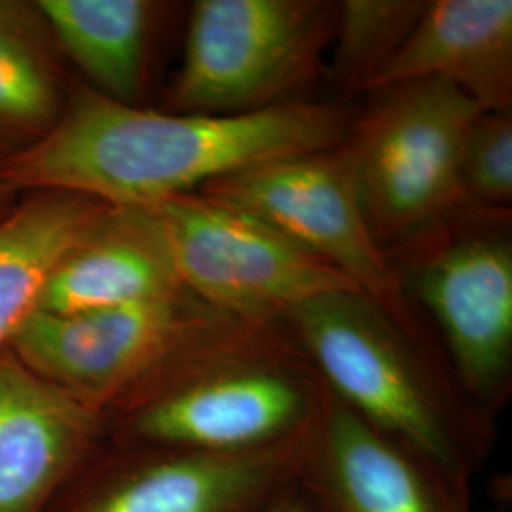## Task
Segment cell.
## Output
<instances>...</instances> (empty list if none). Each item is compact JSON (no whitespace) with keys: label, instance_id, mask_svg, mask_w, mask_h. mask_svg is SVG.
Segmentation results:
<instances>
[{"label":"cell","instance_id":"52a82bcc","mask_svg":"<svg viewBox=\"0 0 512 512\" xmlns=\"http://www.w3.org/2000/svg\"><path fill=\"white\" fill-rule=\"evenodd\" d=\"M184 291L245 321H281L319 294L357 291L266 222L203 192L147 207Z\"/></svg>","mask_w":512,"mask_h":512},{"label":"cell","instance_id":"9a60e30c","mask_svg":"<svg viewBox=\"0 0 512 512\" xmlns=\"http://www.w3.org/2000/svg\"><path fill=\"white\" fill-rule=\"evenodd\" d=\"M107 209L82 194L42 190L0 219V351L37 313L57 262Z\"/></svg>","mask_w":512,"mask_h":512},{"label":"cell","instance_id":"4fadbf2b","mask_svg":"<svg viewBox=\"0 0 512 512\" xmlns=\"http://www.w3.org/2000/svg\"><path fill=\"white\" fill-rule=\"evenodd\" d=\"M439 78L484 110L512 112L511 0H431L370 92Z\"/></svg>","mask_w":512,"mask_h":512},{"label":"cell","instance_id":"e0dca14e","mask_svg":"<svg viewBox=\"0 0 512 512\" xmlns=\"http://www.w3.org/2000/svg\"><path fill=\"white\" fill-rule=\"evenodd\" d=\"M37 4L0 0V152L29 147L59 122L65 86Z\"/></svg>","mask_w":512,"mask_h":512},{"label":"cell","instance_id":"277c9868","mask_svg":"<svg viewBox=\"0 0 512 512\" xmlns=\"http://www.w3.org/2000/svg\"><path fill=\"white\" fill-rule=\"evenodd\" d=\"M336 2L198 0L171 112L247 114L304 101L298 93L325 71Z\"/></svg>","mask_w":512,"mask_h":512},{"label":"cell","instance_id":"603a6c76","mask_svg":"<svg viewBox=\"0 0 512 512\" xmlns=\"http://www.w3.org/2000/svg\"><path fill=\"white\" fill-rule=\"evenodd\" d=\"M2 158H4V154H2V152H0V160H2Z\"/></svg>","mask_w":512,"mask_h":512},{"label":"cell","instance_id":"5bb4252c","mask_svg":"<svg viewBox=\"0 0 512 512\" xmlns=\"http://www.w3.org/2000/svg\"><path fill=\"white\" fill-rule=\"evenodd\" d=\"M183 294L147 207H109L57 262L38 311L78 313Z\"/></svg>","mask_w":512,"mask_h":512},{"label":"cell","instance_id":"9c48e42d","mask_svg":"<svg viewBox=\"0 0 512 512\" xmlns=\"http://www.w3.org/2000/svg\"><path fill=\"white\" fill-rule=\"evenodd\" d=\"M310 431L224 456L103 439L46 512H264L293 484Z\"/></svg>","mask_w":512,"mask_h":512},{"label":"cell","instance_id":"7a4b0ae2","mask_svg":"<svg viewBox=\"0 0 512 512\" xmlns=\"http://www.w3.org/2000/svg\"><path fill=\"white\" fill-rule=\"evenodd\" d=\"M327 387L283 321L222 317L103 412V439L249 454L308 433Z\"/></svg>","mask_w":512,"mask_h":512},{"label":"cell","instance_id":"8fae6325","mask_svg":"<svg viewBox=\"0 0 512 512\" xmlns=\"http://www.w3.org/2000/svg\"><path fill=\"white\" fill-rule=\"evenodd\" d=\"M293 484L311 512H473L471 482L391 439L329 391Z\"/></svg>","mask_w":512,"mask_h":512},{"label":"cell","instance_id":"ac0fdd59","mask_svg":"<svg viewBox=\"0 0 512 512\" xmlns=\"http://www.w3.org/2000/svg\"><path fill=\"white\" fill-rule=\"evenodd\" d=\"M423 6V0L338 2L327 65L332 86L344 93L370 92L401 50Z\"/></svg>","mask_w":512,"mask_h":512},{"label":"cell","instance_id":"5b68a950","mask_svg":"<svg viewBox=\"0 0 512 512\" xmlns=\"http://www.w3.org/2000/svg\"><path fill=\"white\" fill-rule=\"evenodd\" d=\"M505 213L463 205L408 239L404 272L461 391L490 418L512 387V243Z\"/></svg>","mask_w":512,"mask_h":512},{"label":"cell","instance_id":"8992f818","mask_svg":"<svg viewBox=\"0 0 512 512\" xmlns=\"http://www.w3.org/2000/svg\"><path fill=\"white\" fill-rule=\"evenodd\" d=\"M374 95L348 145L366 220L382 243L408 241L463 207L459 156L484 109L458 86L414 80Z\"/></svg>","mask_w":512,"mask_h":512},{"label":"cell","instance_id":"44dd1931","mask_svg":"<svg viewBox=\"0 0 512 512\" xmlns=\"http://www.w3.org/2000/svg\"><path fill=\"white\" fill-rule=\"evenodd\" d=\"M21 194L8 184L0 183V219L19 202Z\"/></svg>","mask_w":512,"mask_h":512},{"label":"cell","instance_id":"ffe728a7","mask_svg":"<svg viewBox=\"0 0 512 512\" xmlns=\"http://www.w3.org/2000/svg\"><path fill=\"white\" fill-rule=\"evenodd\" d=\"M264 512H311L310 507L306 505V501L302 499V495L298 494V490L291 484L285 492L275 497L274 501L266 507Z\"/></svg>","mask_w":512,"mask_h":512},{"label":"cell","instance_id":"2e32d148","mask_svg":"<svg viewBox=\"0 0 512 512\" xmlns=\"http://www.w3.org/2000/svg\"><path fill=\"white\" fill-rule=\"evenodd\" d=\"M59 52L90 80V90L137 105L147 74L148 40L158 4L147 0H38Z\"/></svg>","mask_w":512,"mask_h":512},{"label":"cell","instance_id":"30bf717a","mask_svg":"<svg viewBox=\"0 0 512 512\" xmlns=\"http://www.w3.org/2000/svg\"><path fill=\"white\" fill-rule=\"evenodd\" d=\"M224 315L190 294L78 313L37 311L8 349L101 416Z\"/></svg>","mask_w":512,"mask_h":512},{"label":"cell","instance_id":"ba28073f","mask_svg":"<svg viewBox=\"0 0 512 512\" xmlns=\"http://www.w3.org/2000/svg\"><path fill=\"white\" fill-rule=\"evenodd\" d=\"M200 192L266 222L397 321L416 325L401 277L366 220L348 145L255 165Z\"/></svg>","mask_w":512,"mask_h":512},{"label":"cell","instance_id":"7c38bea8","mask_svg":"<svg viewBox=\"0 0 512 512\" xmlns=\"http://www.w3.org/2000/svg\"><path fill=\"white\" fill-rule=\"evenodd\" d=\"M103 440V416L0 351V512H46Z\"/></svg>","mask_w":512,"mask_h":512},{"label":"cell","instance_id":"d6986e66","mask_svg":"<svg viewBox=\"0 0 512 512\" xmlns=\"http://www.w3.org/2000/svg\"><path fill=\"white\" fill-rule=\"evenodd\" d=\"M463 203L509 211L512 202V112L484 110L469 126L459 156Z\"/></svg>","mask_w":512,"mask_h":512},{"label":"cell","instance_id":"7402d4cb","mask_svg":"<svg viewBox=\"0 0 512 512\" xmlns=\"http://www.w3.org/2000/svg\"><path fill=\"white\" fill-rule=\"evenodd\" d=\"M495 495H499V497H497L494 512H511V492H505V490H503V486H501Z\"/></svg>","mask_w":512,"mask_h":512},{"label":"cell","instance_id":"3957f363","mask_svg":"<svg viewBox=\"0 0 512 512\" xmlns=\"http://www.w3.org/2000/svg\"><path fill=\"white\" fill-rule=\"evenodd\" d=\"M332 397L473 482L494 450V418L461 391L442 349L359 291H332L281 319Z\"/></svg>","mask_w":512,"mask_h":512},{"label":"cell","instance_id":"6da1fadb","mask_svg":"<svg viewBox=\"0 0 512 512\" xmlns=\"http://www.w3.org/2000/svg\"><path fill=\"white\" fill-rule=\"evenodd\" d=\"M355 112L294 101L247 114L143 109L82 88L33 145L0 160V183L150 207L255 165L346 145Z\"/></svg>","mask_w":512,"mask_h":512}]
</instances>
